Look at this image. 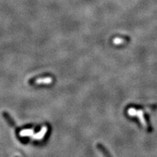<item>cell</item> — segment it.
<instances>
[{"instance_id": "6da1fadb", "label": "cell", "mask_w": 157, "mask_h": 157, "mask_svg": "<svg viewBox=\"0 0 157 157\" xmlns=\"http://www.w3.org/2000/svg\"><path fill=\"white\" fill-rule=\"evenodd\" d=\"M47 131V127H43L42 129L41 130L40 132H39L38 133L36 134V135H34L32 136L33 139H35V140H42L44 136H45V133Z\"/></svg>"}, {"instance_id": "7a4b0ae2", "label": "cell", "mask_w": 157, "mask_h": 157, "mask_svg": "<svg viewBox=\"0 0 157 157\" xmlns=\"http://www.w3.org/2000/svg\"><path fill=\"white\" fill-rule=\"evenodd\" d=\"M52 81V78L50 77L38 78L35 81V83L37 84H51Z\"/></svg>"}, {"instance_id": "3957f363", "label": "cell", "mask_w": 157, "mask_h": 157, "mask_svg": "<svg viewBox=\"0 0 157 157\" xmlns=\"http://www.w3.org/2000/svg\"><path fill=\"white\" fill-rule=\"evenodd\" d=\"M20 135L21 137H26V136H33L34 135V130H24L21 131Z\"/></svg>"}, {"instance_id": "277c9868", "label": "cell", "mask_w": 157, "mask_h": 157, "mask_svg": "<svg viewBox=\"0 0 157 157\" xmlns=\"http://www.w3.org/2000/svg\"><path fill=\"white\" fill-rule=\"evenodd\" d=\"M3 116H4V117L5 118L6 120L7 121V122L9 123V124H10L11 126H13V127H14V126H15L14 121H13V119H12V118L10 117L9 114H8L7 113L4 112V113H3Z\"/></svg>"}, {"instance_id": "5b68a950", "label": "cell", "mask_w": 157, "mask_h": 157, "mask_svg": "<svg viewBox=\"0 0 157 157\" xmlns=\"http://www.w3.org/2000/svg\"><path fill=\"white\" fill-rule=\"evenodd\" d=\"M98 148H99V149L101 150V151H102V153H103V154L106 157H111V156H110V154L109 153V152L107 151V150H106V148H105L102 145H101V144H98Z\"/></svg>"}]
</instances>
